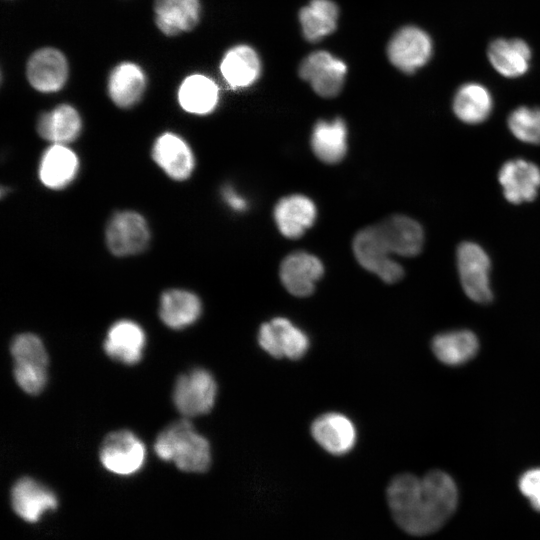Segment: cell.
Returning a JSON list of instances; mask_svg holds the SVG:
<instances>
[{"label":"cell","mask_w":540,"mask_h":540,"mask_svg":"<svg viewBox=\"0 0 540 540\" xmlns=\"http://www.w3.org/2000/svg\"><path fill=\"white\" fill-rule=\"evenodd\" d=\"M386 496L396 524L416 536L441 528L458 502L454 480L441 470H432L422 478L410 473L396 475L387 486Z\"/></svg>","instance_id":"obj_1"},{"label":"cell","mask_w":540,"mask_h":540,"mask_svg":"<svg viewBox=\"0 0 540 540\" xmlns=\"http://www.w3.org/2000/svg\"><path fill=\"white\" fill-rule=\"evenodd\" d=\"M156 455L173 462L185 472L202 473L211 464L208 440L187 419L178 420L163 429L154 443Z\"/></svg>","instance_id":"obj_2"},{"label":"cell","mask_w":540,"mask_h":540,"mask_svg":"<svg viewBox=\"0 0 540 540\" xmlns=\"http://www.w3.org/2000/svg\"><path fill=\"white\" fill-rule=\"evenodd\" d=\"M14 378L26 393H40L47 382L48 356L39 337L32 333L15 336L10 345Z\"/></svg>","instance_id":"obj_3"},{"label":"cell","mask_w":540,"mask_h":540,"mask_svg":"<svg viewBox=\"0 0 540 540\" xmlns=\"http://www.w3.org/2000/svg\"><path fill=\"white\" fill-rule=\"evenodd\" d=\"M217 396V383L204 368H195L178 377L173 389V402L185 417L207 414Z\"/></svg>","instance_id":"obj_4"},{"label":"cell","mask_w":540,"mask_h":540,"mask_svg":"<svg viewBox=\"0 0 540 540\" xmlns=\"http://www.w3.org/2000/svg\"><path fill=\"white\" fill-rule=\"evenodd\" d=\"M491 262L478 244L465 241L457 249V268L463 291L477 303H488L493 298L490 286Z\"/></svg>","instance_id":"obj_5"},{"label":"cell","mask_w":540,"mask_h":540,"mask_svg":"<svg viewBox=\"0 0 540 540\" xmlns=\"http://www.w3.org/2000/svg\"><path fill=\"white\" fill-rule=\"evenodd\" d=\"M353 252L358 263L382 281L393 284L402 279L403 267L392 258L376 225L360 230L353 240Z\"/></svg>","instance_id":"obj_6"},{"label":"cell","mask_w":540,"mask_h":540,"mask_svg":"<svg viewBox=\"0 0 540 540\" xmlns=\"http://www.w3.org/2000/svg\"><path fill=\"white\" fill-rule=\"evenodd\" d=\"M433 54V42L423 29L407 25L397 30L387 45L389 61L404 73H413L426 65Z\"/></svg>","instance_id":"obj_7"},{"label":"cell","mask_w":540,"mask_h":540,"mask_svg":"<svg viewBox=\"0 0 540 540\" xmlns=\"http://www.w3.org/2000/svg\"><path fill=\"white\" fill-rule=\"evenodd\" d=\"M99 457L106 470L127 476L142 468L146 458V448L133 432L119 430L105 437L100 447Z\"/></svg>","instance_id":"obj_8"},{"label":"cell","mask_w":540,"mask_h":540,"mask_svg":"<svg viewBox=\"0 0 540 540\" xmlns=\"http://www.w3.org/2000/svg\"><path fill=\"white\" fill-rule=\"evenodd\" d=\"M257 340L259 346L274 358L301 359L308 351L310 340L308 335L289 319L276 317L263 323Z\"/></svg>","instance_id":"obj_9"},{"label":"cell","mask_w":540,"mask_h":540,"mask_svg":"<svg viewBox=\"0 0 540 540\" xmlns=\"http://www.w3.org/2000/svg\"><path fill=\"white\" fill-rule=\"evenodd\" d=\"M298 72L316 94L332 98L336 97L343 88L347 66L343 60L330 52L317 50L302 60Z\"/></svg>","instance_id":"obj_10"},{"label":"cell","mask_w":540,"mask_h":540,"mask_svg":"<svg viewBox=\"0 0 540 540\" xmlns=\"http://www.w3.org/2000/svg\"><path fill=\"white\" fill-rule=\"evenodd\" d=\"M106 244L116 256H130L142 252L150 241V229L138 212L125 210L114 214L105 232Z\"/></svg>","instance_id":"obj_11"},{"label":"cell","mask_w":540,"mask_h":540,"mask_svg":"<svg viewBox=\"0 0 540 540\" xmlns=\"http://www.w3.org/2000/svg\"><path fill=\"white\" fill-rule=\"evenodd\" d=\"M323 274L324 267L320 259L303 251L286 256L279 271L283 286L296 297L311 295Z\"/></svg>","instance_id":"obj_12"},{"label":"cell","mask_w":540,"mask_h":540,"mask_svg":"<svg viewBox=\"0 0 540 540\" xmlns=\"http://www.w3.org/2000/svg\"><path fill=\"white\" fill-rule=\"evenodd\" d=\"M311 435L321 448L338 456L349 453L357 441L354 423L338 412H328L317 417L311 425Z\"/></svg>","instance_id":"obj_13"},{"label":"cell","mask_w":540,"mask_h":540,"mask_svg":"<svg viewBox=\"0 0 540 540\" xmlns=\"http://www.w3.org/2000/svg\"><path fill=\"white\" fill-rule=\"evenodd\" d=\"M498 179L503 194L510 203L529 202L538 194L540 168L524 159H511L502 165Z\"/></svg>","instance_id":"obj_14"},{"label":"cell","mask_w":540,"mask_h":540,"mask_svg":"<svg viewBox=\"0 0 540 540\" xmlns=\"http://www.w3.org/2000/svg\"><path fill=\"white\" fill-rule=\"evenodd\" d=\"M152 158L167 176L177 181L189 178L195 167L190 146L182 137L172 132H165L155 140Z\"/></svg>","instance_id":"obj_15"},{"label":"cell","mask_w":540,"mask_h":540,"mask_svg":"<svg viewBox=\"0 0 540 540\" xmlns=\"http://www.w3.org/2000/svg\"><path fill=\"white\" fill-rule=\"evenodd\" d=\"M375 225L392 255L413 257L421 251L424 232L414 219L393 215Z\"/></svg>","instance_id":"obj_16"},{"label":"cell","mask_w":540,"mask_h":540,"mask_svg":"<svg viewBox=\"0 0 540 540\" xmlns=\"http://www.w3.org/2000/svg\"><path fill=\"white\" fill-rule=\"evenodd\" d=\"M27 77L33 88L43 93L60 90L68 77L65 56L53 48L36 51L27 64Z\"/></svg>","instance_id":"obj_17"},{"label":"cell","mask_w":540,"mask_h":540,"mask_svg":"<svg viewBox=\"0 0 540 540\" xmlns=\"http://www.w3.org/2000/svg\"><path fill=\"white\" fill-rule=\"evenodd\" d=\"M146 344L145 332L131 320H119L108 330L104 350L113 360L126 365L139 362Z\"/></svg>","instance_id":"obj_18"},{"label":"cell","mask_w":540,"mask_h":540,"mask_svg":"<svg viewBox=\"0 0 540 540\" xmlns=\"http://www.w3.org/2000/svg\"><path fill=\"white\" fill-rule=\"evenodd\" d=\"M11 504L19 517L28 522H36L45 511L57 507V498L35 479L23 477L12 487Z\"/></svg>","instance_id":"obj_19"},{"label":"cell","mask_w":540,"mask_h":540,"mask_svg":"<svg viewBox=\"0 0 540 540\" xmlns=\"http://www.w3.org/2000/svg\"><path fill=\"white\" fill-rule=\"evenodd\" d=\"M78 171L76 153L64 144H52L41 157L39 179L47 188L60 190L75 179Z\"/></svg>","instance_id":"obj_20"},{"label":"cell","mask_w":540,"mask_h":540,"mask_svg":"<svg viewBox=\"0 0 540 540\" xmlns=\"http://www.w3.org/2000/svg\"><path fill=\"white\" fill-rule=\"evenodd\" d=\"M220 71L231 88H247L258 80L262 63L253 47L239 44L225 53L220 64Z\"/></svg>","instance_id":"obj_21"},{"label":"cell","mask_w":540,"mask_h":540,"mask_svg":"<svg viewBox=\"0 0 540 540\" xmlns=\"http://www.w3.org/2000/svg\"><path fill=\"white\" fill-rule=\"evenodd\" d=\"M316 207L304 195H290L279 200L274 209V219L279 231L287 238L301 237L316 219Z\"/></svg>","instance_id":"obj_22"},{"label":"cell","mask_w":540,"mask_h":540,"mask_svg":"<svg viewBox=\"0 0 540 540\" xmlns=\"http://www.w3.org/2000/svg\"><path fill=\"white\" fill-rule=\"evenodd\" d=\"M488 59L494 69L507 78L524 75L530 66L531 49L522 39L498 38L487 50Z\"/></svg>","instance_id":"obj_23"},{"label":"cell","mask_w":540,"mask_h":540,"mask_svg":"<svg viewBox=\"0 0 540 540\" xmlns=\"http://www.w3.org/2000/svg\"><path fill=\"white\" fill-rule=\"evenodd\" d=\"M82 120L78 111L68 104H61L40 115L38 134L52 144H68L78 138Z\"/></svg>","instance_id":"obj_24"},{"label":"cell","mask_w":540,"mask_h":540,"mask_svg":"<svg viewBox=\"0 0 540 540\" xmlns=\"http://www.w3.org/2000/svg\"><path fill=\"white\" fill-rule=\"evenodd\" d=\"M202 304L198 296L183 289H169L160 298L159 315L172 329H183L198 320Z\"/></svg>","instance_id":"obj_25"},{"label":"cell","mask_w":540,"mask_h":540,"mask_svg":"<svg viewBox=\"0 0 540 540\" xmlns=\"http://www.w3.org/2000/svg\"><path fill=\"white\" fill-rule=\"evenodd\" d=\"M156 24L166 35L191 30L199 20V0H155Z\"/></svg>","instance_id":"obj_26"},{"label":"cell","mask_w":540,"mask_h":540,"mask_svg":"<svg viewBox=\"0 0 540 540\" xmlns=\"http://www.w3.org/2000/svg\"><path fill=\"white\" fill-rule=\"evenodd\" d=\"M431 348L440 362L459 366L474 358L479 350V341L472 331L453 330L437 334Z\"/></svg>","instance_id":"obj_27"},{"label":"cell","mask_w":540,"mask_h":540,"mask_svg":"<svg viewBox=\"0 0 540 540\" xmlns=\"http://www.w3.org/2000/svg\"><path fill=\"white\" fill-rule=\"evenodd\" d=\"M145 86L143 70L137 64L124 62L112 70L108 80V93L117 106L128 108L140 100Z\"/></svg>","instance_id":"obj_28"},{"label":"cell","mask_w":540,"mask_h":540,"mask_svg":"<svg viewBox=\"0 0 540 540\" xmlns=\"http://www.w3.org/2000/svg\"><path fill=\"white\" fill-rule=\"evenodd\" d=\"M180 106L188 113L206 115L211 113L219 101V88L209 77L193 74L185 78L178 90Z\"/></svg>","instance_id":"obj_29"},{"label":"cell","mask_w":540,"mask_h":540,"mask_svg":"<svg viewBox=\"0 0 540 540\" xmlns=\"http://www.w3.org/2000/svg\"><path fill=\"white\" fill-rule=\"evenodd\" d=\"M298 18L304 38L318 42L336 30L339 8L332 0H311L301 8Z\"/></svg>","instance_id":"obj_30"},{"label":"cell","mask_w":540,"mask_h":540,"mask_svg":"<svg viewBox=\"0 0 540 540\" xmlns=\"http://www.w3.org/2000/svg\"><path fill=\"white\" fill-rule=\"evenodd\" d=\"M311 147L317 158L328 164L341 161L347 151V128L340 118L319 121L313 129Z\"/></svg>","instance_id":"obj_31"},{"label":"cell","mask_w":540,"mask_h":540,"mask_svg":"<svg viewBox=\"0 0 540 540\" xmlns=\"http://www.w3.org/2000/svg\"><path fill=\"white\" fill-rule=\"evenodd\" d=\"M457 118L467 124L485 121L493 108L489 90L479 83H466L459 87L452 103Z\"/></svg>","instance_id":"obj_32"},{"label":"cell","mask_w":540,"mask_h":540,"mask_svg":"<svg viewBox=\"0 0 540 540\" xmlns=\"http://www.w3.org/2000/svg\"><path fill=\"white\" fill-rule=\"evenodd\" d=\"M511 133L527 144H540V108L521 106L507 120Z\"/></svg>","instance_id":"obj_33"},{"label":"cell","mask_w":540,"mask_h":540,"mask_svg":"<svg viewBox=\"0 0 540 540\" xmlns=\"http://www.w3.org/2000/svg\"><path fill=\"white\" fill-rule=\"evenodd\" d=\"M519 490L531 505L540 511V468L524 472L519 479Z\"/></svg>","instance_id":"obj_34"},{"label":"cell","mask_w":540,"mask_h":540,"mask_svg":"<svg viewBox=\"0 0 540 540\" xmlns=\"http://www.w3.org/2000/svg\"><path fill=\"white\" fill-rule=\"evenodd\" d=\"M223 196L226 202L236 210H242L246 207V202L243 198L238 196L232 188H225Z\"/></svg>","instance_id":"obj_35"}]
</instances>
